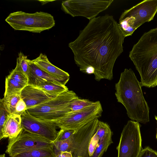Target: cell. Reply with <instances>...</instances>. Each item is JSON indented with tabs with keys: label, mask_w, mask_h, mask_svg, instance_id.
<instances>
[{
	"label": "cell",
	"mask_w": 157,
	"mask_h": 157,
	"mask_svg": "<svg viewBox=\"0 0 157 157\" xmlns=\"http://www.w3.org/2000/svg\"><path fill=\"white\" fill-rule=\"evenodd\" d=\"M112 132L109 133L101 141L90 157H101L104 152L106 151L108 147L113 143Z\"/></svg>",
	"instance_id": "cell-21"
},
{
	"label": "cell",
	"mask_w": 157,
	"mask_h": 157,
	"mask_svg": "<svg viewBox=\"0 0 157 157\" xmlns=\"http://www.w3.org/2000/svg\"><path fill=\"white\" fill-rule=\"evenodd\" d=\"M9 113L0 103V131L2 130Z\"/></svg>",
	"instance_id": "cell-29"
},
{
	"label": "cell",
	"mask_w": 157,
	"mask_h": 157,
	"mask_svg": "<svg viewBox=\"0 0 157 157\" xmlns=\"http://www.w3.org/2000/svg\"><path fill=\"white\" fill-rule=\"evenodd\" d=\"M20 95L21 98L26 104L27 109L56 97L50 95L40 88L29 85L25 86L21 90Z\"/></svg>",
	"instance_id": "cell-13"
},
{
	"label": "cell",
	"mask_w": 157,
	"mask_h": 157,
	"mask_svg": "<svg viewBox=\"0 0 157 157\" xmlns=\"http://www.w3.org/2000/svg\"><path fill=\"white\" fill-rule=\"evenodd\" d=\"M99 143V140L95 133L90 141L88 147V154L90 157Z\"/></svg>",
	"instance_id": "cell-27"
},
{
	"label": "cell",
	"mask_w": 157,
	"mask_h": 157,
	"mask_svg": "<svg viewBox=\"0 0 157 157\" xmlns=\"http://www.w3.org/2000/svg\"><path fill=\"white\" fill-rule=\"evenodd\" d=\"M20 93L4 97L0 99V103L9 113H15L16 104L21 98Z\"/></svg>",
	"instance_id": "cell-19"
},
{
	"label": "cell",
	"mask_w": 157,
	"mask_h": 157,
	"mask_svg": "<svg viewBox=\"0 0 157 157\" xmlns=\"http://www.w3.org/2000/svg\"><path fill=\"white\" fill-rule=\"evenodd\" d=\"M81 157V156H79V157Z\"/></svg>",
	"instance_id": "cell-35"
},
{
	"label": "cell",
	"mask_w": 157,
	"mask_h": 157,
	"mask_svg": "<svg viewBox=\"0 0 157 157\" xmlns=\"http://www.w3.org/2000/svg\"><path fill=\"white\" fill-rule=\"evenodd\" d=\"M21 115L9 113L2 130L0 131V140L16 137L22 130Z\"/></svg>",
	"instance_id": "cell-15"
},
{
	"label": "cell",
	"mask_w": 157,
	"mask_h": 157,
	"mask_svg": "<svg viewBox=\"0 0 157 157\" xmlns=\"http://www.w3.org/2000/svg\"><path fill=\"white\" fill-rule=\"evenodd\" d=\"M34 87L40 88L47 93L54 97H57L68 90V88L66 86L61 85L48 82H41Z\"/></svg>",
	"instance_id": "cell-18"
},
{
	"label": "cell",
	"mask_w": 157,
	"mask_h": 157,
	"mask_svg": "<svg viewBox=\"0 0 157 157\" xmlns=\"http://www.w3.org/2000/svg\"><path fill=\"white\" fill-rule=\"evenodd\" d=\"M138 157H157V152L147 147L141 150Z\"/></svg>",
	"instance_id": "cell-28"
},
{
	"label": "cell",
	"mask_w": 157,
	"mask_h": 157,
	"mask_svg": "<svg viewBox=\"0 0 157 157\" xmlns=\"http://www.w3.org/2000/svg\"><path fill=\"white\" fill-rule=\"evenodd\" d=\"M113 1V0H67L62 2L61 9L65 13L73 17L82 16L90 20L107 9Z\"/></svg>",
	"instance_id": "cell-10"
},
{
	"label": "cell",
	"mask_w": 157,
	"mask_h": 157,
	"mask_svg": "<svg viewBox=\"0 0 157 157\" xmlns=\"http://www.w3.org/2000/svg\"><path fill=\"white\" fill-rule=\"evenodd\" d=\"M129 57L140 76L141 86H157V27L145 33L130 51Z\"/></svg>",
	"instance_id": "cell-3"
},
{
	"label": "cell",
	"mask_w": 157,
	"mask_h": 157,
	"mask_svg": "<svg viewBox=\"0 0 157 157\" xmlns=\"http://www.w3.org/2000/svg\"><path fill=\"white\" fill-rule=\"evenodd\" d=\"M22 128L25 131L42 137L54 142L58 132L53 122L45 121L36 117L26 110L21 115Z\"/></svg>",
	"instance_id": "cell-12"
},
{
	"label": "cell",
	"mask_w": 157,
	"mask_h": 157,
	"mask_svg": "<svg viewBox=\"0 0 157 157\" xmlns=\"http://www.w3.org/2000/svg\"><path fill=\"white\" fill-rule=\"evenodd\" d=\"M32 61L40 69L49 75L67 82L68 81L69 74L53 65L45 55L40 53L38 57Z\"/></svg>",
	"instance_id": "cell-14"
},
{
	"label": "cell",
	"mask_w": 157,
	"mask_h": 157,
	"mask_svg": "<svg viewBox=\"0 0 157 157\" xmlns=\"http://www.w3.org/2000/svg\"><path fill=\"white\" fill-rule=\"evenodd\" d=\"M141 87L131 69H125L115 84V95L117 101L125 107L129 118L145 124L149 121V108Z\"/></svg>",
	"instance_id": "cell-2"
},
{
	"label": "cell",
	"mask_w": 157,
	"mask_h": 157,
	"mask_svg": "<svg viewBox=\"0 0 157 157\" xmlns=\"http://www.w3.org/2000/svg\"><path fill=\"white\" fill-rule=\"evenodd\" d=\"M52 147H54L53 142L23 129L16 137L8 139L5 152L11 157L34 148Z\"/></svg>",
	"instance_id": "cell-11"
},
{
	"label": "cell",
	"mask_w": 157,
	"mask_h": 157,
	"mask_svg": "<svg viewBox=\"0 0 157 157\" xmlns=\"http://www.w3.org/2000/svg\"><path fill=\"white\" fill-rule=\"evenodd\" d=\"M10 157H56L54 147L36 148L21 152Z\"/></svg>",
	"instance_id": "cell-17"
},
{
	"label": "cell",
	"mask_w": 157,
	"mask_h": 157,
	"mask_svg": "<svg viewBox=\"0 0 157 157\" xmlns=\"http://www.w3.org/2000/svg\"><path fill=\"white\" fill-rule=\"evenodd\" d=\"M8 76L22 85L25 86L28 85V80L27 77L15 68L10 72Z\"/></svg>",
	"instance_id": "cell-25"
},
{
	"label": "cell",
	"mask_w": 157,
	"mask_h": 157,
	"mask_svg": "<svg viewBox=\"0 0 157 157\" xmlns=\"http://www.w3.org/2000/svg\"><path fill=\"white\" fill-rule=\"evenodd\" d=\"M56 157H73L71 153L67 151H61L56 155Z\"/></svg>",
	"instance_id": "cell-31"
},
{
	"label": "cell",
	"mask_w": 157,
	"mask_h": 157,
	"mask_svg": "<svg viewBox=\"0 0 157 157\" xmlns=\"http://www.w3.org/2000/svg\"><path fill=\"white\" fill-rule=\"evenodd\" d=\"M111 132L110 127L107 124L98 121L95 133L99 139V143Z\"/></svg>",
	"instance_id": "cell-24"
},
{
	"label": "cell",
	"mask_w": 157,
	"mask_h": 157,
	"mask_svg": "<svg viewBox=\"0 0 157 157\" xmlns=\"http://www.w3.org/2000/svg\"><path fill=\"white\" fill-rule=\"evenodd\" d=\"M76 131L73 130L60 129V131L58 132L56 138L54 142L61 141L67 139Z\"/></svg>",
	"instance_id": "cell-26"
},
{
	"label": "cell",
	"mask_w": 157,
	"mask_h": 157,
	"mask_svg": "<svg viewBox=\"0 0 157 157\" xmlns=\"http://www.w3.org/2000/svg\"><path fill=\"white\" fill-rule=\"evenodd\" d=\"M157 13V0H144L122 13L119 27L125 37L131 36L141 25L153 20Z\"/></svg>",
	"instance_id": "cell-4"
},
{
	"label": "cell",
	"mask_w": 157,
	"mask_h": 157,
	"mask_svg": "<svg viewBox=\"0 0 157 157\" xmlns=\"http://www.w3.org/2000/svg\"><path fill=\"white\" fill-rule=\"evenodd\" d=\"M95 102L79 98L78 96L73 99L70 104L71 112L79 110L93 105Z\"/></svg>",
	"instance_id": "cell-23"
},
{
	"label": "cell",
	"mask_w": 157,
	"mask_h": 157,
	"mask_svg": "<svg viewBox=\"0 0 157 157\" xmlns=\"http://www.w3.org/2000/svg\"><path fill=\"white\" fill-rule=\"evenodd\" d=\"M40 1V2H44V3H41L42 5L45 4L48 2H49L52 1Z\"/></svg>",
	"instance_id": "cell-32"
},
{
	"label": "cell",
	"mask_w": 157,
	"mask_h": 157,
	"mask_svg": "<svg viewBox=\"0 0 157 157\" xmlns=\"http://www.w3.org/2000/svg\"><path fill=\"white\" fill-rule=\"evenodd\" d=\"M29 60L27 58V56L20 52L19 53L18 57L17 59V64L15 67V68L23 73L27 77L30 72Z\"/></svg>",
	"instance_id": "cell-22"
},
{
	"label": "cell",
	"mask_w": 157,
	"mask_h": 157,
	"mask_svg": "<svg viewBox=\"0 0 157 157\" xmlns=\"http://www.w3.org/2000/svg\"><path fill=\"white\" fill-rule=\"evenodd\" d=\"M25 86L16 81L8 75L5 80V89L4 97L21 93Z\"/></svg>",
	"instance_id": "cell-20"
},
{
	"label": "cell",
	"mask_w": 157,
	"mask_h": 157,
	"mask_svg": "<svg viewBox=\"0 0 157 157\" xmlns=\"http://www.w3.org/2000/svg\"><path fill=\"white\" fill-rule=\"evenodd\" d=\"M15 30L40 33L49 30L55 24L53 17L43 12L28 13L18 11L10 13L5 20Z\"/></svg>",
	"instance_id": "cell-7"
},
{
	"label": "cell",
	"mask_w": 157,
	"mask_h": 157,
	"mask_svg": "<svg viewBox=\"0 0 157 157\" xmlns=\"http://www.w3.org/2000/svg\"><path fill=\"white\" fill-rule=\"evenodd\" d=\"M141 145L139 122L128 121L123 129L117 147L118 157H138L142 149Z\"/></svg>",
	"instance_id": "cell-9"
},
{
	"label": "cell",
	"mask_w": 157,
	"mask_h": 157,
	"mask_svg": "<svg viewBox=\"0 0 157 157\" xmlns=\"http://www.w3.org/2000/svg\"><path fill=\"white\" fill-rule=\"evenodd\" d=\"M155 118L157 121V116H155ZM156 138L157 139V133H156Z\"/></svg>",
	"instance_id": "cell-34"
},
{
	"label": "cell",
	"mask_w": 157,
	"mask_h": 157,
	"mask_svg": "<svg viewBox=\"0 0 157 157\" xmlns=\"http://www.w3.org/2000/svg\"><path fill=\"white\" fill-rule=\"evenodd\" d=\"M30 72L28 75L29 83L35 84L42 82H48L59 85L65 86L67 82L59 79L40 69L29 59Z\"/></svg>",
	"instance_id": "cell-16"
},
{
	"label": "cell",
	"mask_w": 157,
	"mask_h": 157,
	"mask_svg": "<svg viewBox=\"0 0 157 157\" xmlns=\"http://www.w3.org/2000/svg\"><path fill=\"white\" fill-rule=\"evenodd\" d=\"M103 112L99 101L84 109L69 113L64 117L53 122L61 129L77 131L93 120L98 119Z\"/></svg>",
	"instance_id": "cell-8"
},
{
	"label": "cell",
	"mask_w": 157,
	"mask_h": 157,
	"mask_svg": "<svg viewBox=\"0 0 157 157\" xmlns=\"http://www.w3.org/2000/svg\"><path fill=\"white\" fill-rule=\"evenodd\" d=\"M0 157H6L5 154H1Z\"/></svg>",
	"instance_id": "cell-33"
},
{
	"label": "cell",
	"mask_w": 157,
	"mask_h": 157,
	"mask_svg": "<svg viewBox=\"0 0 157 157\" xmlns=\"http://www.w3.org/2000/svg\"><path fill=\"white\" fill-rule=\"evenodd\" d=\"M27 110V106L25 102L21 98L16 104L15 114L21 115Z\"/></svg>",
	"instance_id": "cell-30"
},
{
	"label": "cell",
	"mask_w": 157,
	"mask_h": 157,
	"mask_svg": "<svg viewBox=\"0 0 157 157\" xmlns=\"http://www.w3.org/2000/svg\"><path fill=\"white\" fill-rule=\"evenodd\" d=\"M78 96L73 91H65L56 98L26 111L33 116L46 121L55 122L71 112L70 104Z\"/></svg>",
	"instance_id": "cell-6"
},
{
	"label": "cell",
	"mask_w": 157,
	"mask_h": 157,
	"mask_svg": "<svg viewBox=\"0 0 157 157\" xmlns=\"http://www.w3.org/2000/svg\"><path fill=\"white\" fill-rule=\"evenodd\" d=\"M125 37L113 16L106 14L90 20L68 46L80 71L93 74L98 81L111 80L115 63L123 51Z\"/></svg>",
	"instance_id": "cell-1"
},
{
	"label": "cell",
	"mask_w": 157,
	"mask_h": 157,
	"mask_svg": "<svg viewBox=\"0 0 157 157\" xmlns=\"http://www.w3.org/2000/svg\"><path fill=\"white\" fill-rule=\"evenodd\" d=\"M98 121V119H94L67 139L53 142L56 154L61 151H67L71 153L73 157H90L89 146L96 131Z\"/></svg>",
	"instance_id": "cell-5"
}]
</instances>
